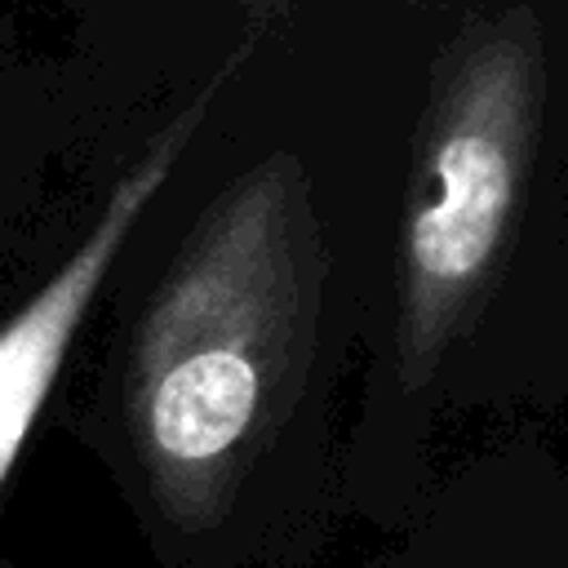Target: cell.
I'll list each match as a JSON object with an SVG mask.
<instances>
[{
    "instance_id": "1",
    "label": "cell",
    "mask_w": 568,
    "mask_h": 568,
    "mask_svg": "<svg viewBox=\"0 0 568 568\" xmlns=\"http://www.w3.org/2000/svg\"><path fill=\"white\" fill-rule=\"evenodd\" d=\"M568 408V0H448L386 226L368 457L417 510L453 413Z\"/></svg>"
},
{
    "instance_id": "2",
    "label": "cell",
    "mask_w": 568,
    "mask_h": 568,
    "mask_svg": "<svg viewBox=\"0 0 568 568\" xmlns=\"http://www.w3.org/2000/svg\"><path fill=\"white\" fill-rule=\"evenodd\" d=\"M328 248L306 169L266 155L191 226L124 359V426L151 497L204 524L306 395Z\"/></svg>"
},
{
    "instance_id": "3",
    "label": "cell",
    "mask_w": 568,
    "mask_h": 568,
    "mask_svg": "<svg viewBox=\"0 0 568 568\" xmlns=\"http://www.w3.org/2000/svg\"><path fill=\"white\" fill-rule=\"evenodd\" d=\"M390 568H568V466L537 426L466 462L417 506Z\"/></svg>"
},
{
    "instance_id": "4",
    "label": "cell",
    "mask_w": 568,
    "mask_h": 568,
    "mask_svg": "<svg viewBox=\"0 0 568 568\" xmlns=\"http://www.w3.org/2000/svg\"><path fill=\"white\" fill-rule=\"evenodd\" d=\"M62 133V80L0 4V213L36 191Z\"/></svg>"
},
{
    "instance_id": "5",
    "label": "cell",
    "mask_w": 568,
    "mask_h": 568,
    "mask_svg": "<svg viewBox=\"0 0 568 568\" xmlns=\"http://www.w3.org/2000/svg\"><path fill=\"white\" fill-rule=\"evenodd\" d=\"M302 0H244V22L262 36V31H271V27H280L293 9H297Z\"/></svg>"
},
{
    "instance_id": "6",
    "label": "cell",
    "mask_w": 568,
    "mask_h": 568,
    "mask_svg": "<svg viewBox=\"0 0 568 568\" xmlns=\"http://www.w3.org/2000/svg\"><path fill=\"white\" fill-rule=\"evenodd\" d=\"M413 4H422V9H439V4H448V0H413Z\"/></svg>"
}]
</instances>
